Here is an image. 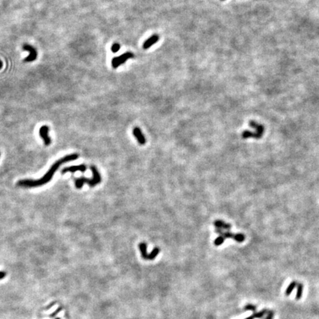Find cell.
Returning <instances> with one entry per match:
<instances>
[{"label": "cell", "instance_id": "obj_9", "mask_svg": "<svg viewBox=\"0 0 319 319\" xmlns=\"http://www.w3.org/2000/svg\"><path fill=\"white\" fill-rule=\"evenodd\" d=\"M91 170H92V175H93V177H92V179L94 180V182L96 183V184H99V183L101 182V177H100V173H99L98 170L97 169V168H96V166H92L90 167Z\"/></svg>", "mask_w": 319, "mask_h": 319}, {"label": "cell", "instance_id": "obj_8", "mask_svg": "<svg viewBox=\"0 0 319 319\" xmlns=\"http://www.w3.org/2000/svg\"><path fill=\"white\" fill-rule=\"evenodd\" d=\"M159 40V36L157 34L152 35V36L148 38V39L146 40L144 43H143V48L145 50H147L151 46H152L153 45H155V43H157V41Z\"/></svg>", "mask_w": 319, "mask_h": 319}, {"label": "cell", "instance_id": "obj_11", "mask_svg": "<svg viewBox=\"0 0 319 319\" xmlns=\"http://www.w3.org/2000/svg\"><path fill=\"white\" fill-rule=\"evenodd\" d=\"M214 226L217 228H220V229H225V230H229V229L231 228V225L230 224H228L224 222L222 220H216L214 222Z\"/></svg>", "mask_w": 319, "mask_h": 319}, {"label": "cell", "instance_id": "obj_22", "mask_svg": "<svg viewBox=\"0 0 319 319\" xmlns=\"http://www.w3.org/2000/svg\"><path fill=\"white\" fill-rule=\"evenodd\" d=\"M7 273L5 271H0V279H2V278H5L6 276Z\"/></svg>", "mask_w": 319, "mask_h": 319}, {"label": "cell", "instance_id": "obj_25", "mask_svg": "<svg viewBox=\"0 0 319 319\" xmlns=\"http://www.w3.org/2000/svg\"><path fill=\"white\" fill-rule=\"evenodd\" d=\"M56 319H61V318H56Z\"/></svg>", "mask_w": 319, "mask_h": 319}, {"label": "cell", "instance_id": "obj_18", "mask_svg": "<svg viewBox=\"0 0 319 319\" xmlns=\"http://www.w3.org/2000/svg\"><path fill=\"white\" fill-rule=\"evenodd\" d=\"M120 48V45L118 43H115L114 45H112V47H111V50H112L113 53H117L118 51H119V50Z\"/></svg>", "mask_w": 319, "mask_h": 319}, {"label": "cell", "instance_id": "obj_16", "mask_svg": "<svg viewBox=\"0 0 319 319\" xmlns=\"http://www.w3.org/2000/svg\"><path fill=\"white\" fill-rule=\"evenodd\" d=\"M302 293H303V285L301 283L297 284V292H296V300L301 299V297H302Z\"/></svg>", "mask_w": 319, "mask_h": 319}, {"label": "cell", "instance_id": "obj_5", "mask_svg": "<svg viewBox=\"0 0 319 319\" xmlns=\"http://www.w3.org/2000/svg\"><path fill=\"white\" fill-rule=\"evenodd\" d=\"M39 135L44 140L45 146H49L51 143V139L49 136V127L47 126H42L39 129Z\"/></svg>", "mask_w": 319, "mask_h": 319}, {"label": "cell", "instance_id": "obj_2", "mask_svg": "<svg viewBox=\"0 0 319 319\" xmlns=\"http://www.w3.org/2000/svg\"><path fill=\"white\" fill-rule=\"evenodd\" d=\"M134 58V54L132 53H131V52H127V53H124V54L121 55V56L113 58L112 60V67L114 69H116L118 67H120L121 64H124L127 60L129 59V58Z\"/></svg>", "mask_w": 319, "mask_h": 319}, {"label": "cell", "instance_id": "obj_4", "mask_svg": "<svg viewBox=\"0 0 319 319\" xmlns=\"http://www.w3.org/2000/svg\"><path fill=\"white\" fill-rule=\"evenodd\" d=\"M23 50H27L29 53L28 57L25 58V62H32L35 61L37 58V50L33 46L29 45H25L23 46Z\"/></svg>", "mask_w": 319, "mask_h": 319}, {"label": "cell", "instance_id": "obj_3", "mask_svg": "<svg viewBox=\"0 0 319 319\" xmlns=\"http://www.w3.org/2000/svg\"><path fill=\"white\" fill-rule=\"evenodd\" d=\"M216 232L217 234H219V235L222 236L224 238L228 239V238H231L234 239V240L238 242H242L245 241V236L242 234H234L230 233V231H223L222 229L220 228H217L216 229Z\"/></svg>", "mask_w": 319, "mask_h": 319}, {"label": "cell", "instance_id": "obj_13", "mask_svg": "<svg viewBox=\"0 0 319 319\" xmlns=\"http://www.w3.org/2000/svg\"><path fill=\"white\" fill-rule=\"evenodd\" d=\"M160 252V249L158 247L155 248L153 249V250L150 253L148 254V256H147V260H154L157 257V256L159 254V253Z\"/></svg>", "mask_w": 319, "mask_h": 319}, {"label": "cell", "instance_id": "obj_12", "mask_svg": "<svg viewBox=\"0 0 319 319\" xmlns=\"http://www.w3.org/2000/svg\"><path fill=\"white\" fill-rule=\"evenodd\" d=\"M139 249H140V251L141 253V256L143 257V258L147 260V256H148V253H147V245L146 243L145 242H141L139 245Z\"/></svg>", "mask_w": 319, "mask_h": 319}, {"label": "cell", "instance_id": "obj_6", "mask_svg": "<svg viewBox=\"0 0 319 319\" xmlns=\"http://www.w3.org/2000/svg\"><path fill=\"white\" fill-rule=\"evenodd\" d=\"M87 170V166L84 164L79 165V166H69V167H66L62 170L61 173L63 175L64 174H66L67 172H71V173H75L76 171H81V172H84V171Z\"/></svg>", "mask_w": 319, "mask_h": 319}, {"label": "cell", "instance_id": "obj_20", "mask_svg": "<svg viewBox=\"0 0 319 319\" xmlns=\"http://www.w3.org/2000/svg\"><path fill=\"white\" fill-rule=\"evenodd\" d=\"M273 316H274V313H273V311H268L267 316H266V318H265V319H273Z\"/></svg>", "mask_w": 319, "mask_h": 319}, {"label": "cell", "instance_id": "obj_21", "mask_svg": "<svg viewBox=\"0 0 319 319\" xmlns=\"http://www.w3.org/2000/svg\"><path fill=\"white\" fill-rule=\"evenodd\" d=\"M62 309H63L62 307H60L59 308H58V309H56V311H55L54 313H52L51 315H50V317H51V318H52V317H53V316H55L56 314H58V313H59V312H61V311L62 310Z\"/></svg>", "mask_w": 319, "mask_h": 319}, {"label": "cell", "instance_id": "obj_24", "mask_svg": "<svg viewBox=\"0 0 319 319\" xmlns=\"http://www.w3.org/2000/svg\"><path fill=\"white\" fill-rule=\"evenodd\" d=\"M254 318H256V316H255V313H253V315H252V316H249V317L246 318H245V319H254Z\"/></svg>", "mask_w": 319, "mask_h": 319}, {"label": "cell", "instance_id": "obj_7", "mask_svg": "<svg viewBox=\"0 0 319 319\" xmlns=\"http://www.w3.org/2000/svg\"><path fill=\"white\" fill-rule=\"evenodd\" d=\"M133 135L135 137V138L138 140L139 144L144 145L146 143V138H145L144 135L142 133L141 130L138 127H135L133 129Z\"/></svg>", "mask_w": 319, "mask_h": 319}, {"label": "cell", "instance_id": "obj_14", "mask_svg": "<svg viewBox=\"0 0 319 319\" xmlns=\"http://www.w3.org/2000/svg\"><path fill=\"white\" fill-rule=\"evenodd\" d=\"M79 157V155L78 154H71V155H68L67 156L64 157L62 158L64 163H68V162L73 161V160H76Z\"/></svg>", "mask_w": 319, "mask_h": 319}, {"label": "cell", "instance_id": "obj_19", "mask_svg": "<svg viewBox=\"0 0 319 319\" xmlns=\"http://www.w3.org/2000/svg\"><path fill=\"white\" fill-rule=\"evenodd\" d=\"M244 309L245 310H252L254 313L256 310V306L253 305V304H248V305H246Z\"/></svg>", "mask_w": 319, "mask_h": 319}, {"label": "cell", "instance_id": "obj_15", "mask_svg": "<svg viewBox=\"0 0 319 319\" xmlns=\"http://www.w3.org/2000/svg\"><path fill=\"white\" fill-rule=\"evenodd\" d=\"M297 284L298 283H297L296 281H293V282H291V283L289 284V285H288L286 291H285V295L288 296L291 294V293L293 292V289H294L295 287L297 286Z\"/></svg>", "mask_w": 319, "mask_h": 319}, {"label": "cell", "instance_id": "obj_10", "mask_svg": "<svg viewBox=\"0 0 319 319\" xmlns=\"http://www.w3.org/2000/svg\"><path fill=\"white\" fill-rule=\"evenodd\" d=\"M250 126L251 127H253V128L255 129H256L255 132H256V133L258 134L260 136L262 137V135H263L264 133V130H265L263 126L261 125V124H257V123H256V122L254 121H250Z\"/></svg>", "mask_w": 319, "mask_h": 319}, {"label": "cell", "instance_id": "obj_17", "mask_svg": "<svg viewBox=\"0 0 319 319\" xmlns=\"http://www.w3.org/2000/svg\"><path fill=\"white\" fill-rule=\"evenodd\" d=\"M225 240H226V239L224 238L222 236L219 235V236L217 237L215 240H214V245H215L216 246H219V245L223 244V242H225Z\"/></svg>", "mask_w": 319, "mask_h": 319}, {"label": "cell", "instance_id": "obj_23", "mask_svg": "<svg viewBox=\"0 0 319 319\" xmlns=\"http://www.w3.org/2000/svg\"><path fill=\"white\" fill-rule=\"evenodd\" d=\"M56 304V301H55V302L52 303V304H50V305H49V306H48V307H46V308H45V309H50V308H51V307L54 306V305H55V304Z\"/></svg>", "mask_w": 319, "mask_h": 319}, {"label": "cell", "instance_id": "obj_1", "mask_svg": "<svg viewBox=\"0 0 319 319\" xmlns=\"http://www.w3.org/2000/svg\"><path fill=\"white\" fill-rule=\"evenodd\" d=\"M62 163H64L63 161L62 158L57 161L53 165V166L50 167V168L49 169V171L45 174L41 179H36V180H33V179H22V180L19 181L17 183V185L20 187H25V188H34V187H38V186H43V185L46 184V183H49L50 181L51 180L52 178H53V175H54L55 172L56 171V170L59 168L60 166H61Z\"/></svg>", "mask_w": 319, "mask_h": 319}]
</instances>
